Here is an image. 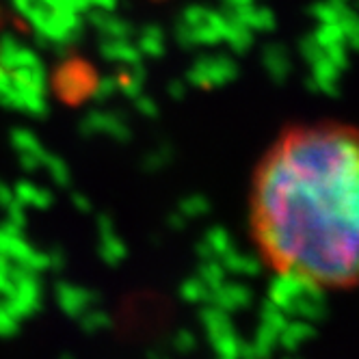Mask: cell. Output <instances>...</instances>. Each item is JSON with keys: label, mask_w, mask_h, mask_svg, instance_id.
<instances>
[{"label": "cell", "mask_w": 359, "mask_h": 359, "mask_svg": "<svg viewBox=\"0 0 359 359\" xmlns=\"http://www.w3.org/2000/svg\"><path fill=\"white\" fill-rule=\"evenodd\" d=\"M3 27H5V22H3V15H0V37H3Z\"/></svg>", "instance_id": "2"}, {"label": "cell", "mask_w": 359, "mask_h": 359, "mask_svg": "<svg viewBox=\"0 0 359 359\" xmlns=\"http://www.w3.org/2000/svg\"><path fill=\"white\" fill-rule=\"evenodd\" d=\"M251 238L281 284L325 290L359 281V128L290 126L262 154L249 191Z\"/></svg>", "instance_id": "1"}]
</instances>
